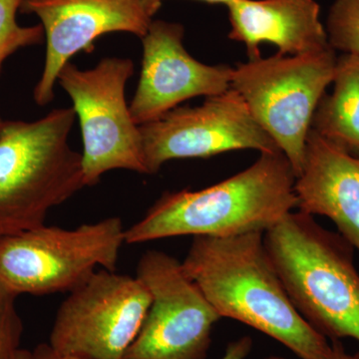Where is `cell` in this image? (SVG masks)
<instances>
[{"mask_svg":"<svg viewBox=\"0 0 359 359\" xmlns=\"http://www.w3.org/2000/svg\"><path fill=\"white\" fill-rule=\"evenodd\" d=\"M4 120H2L1 116H0V128H1L2 124H4Z\"/></svg>","mask_w":359,"mask_h":359,"instance_id":"24","label":"cell"},{"mask_svg":"<svg viewBox=\"0 0 359 359\" xmlns=\"http://www.w3.org/2000/svg\"><path fill=\"white\" fill-rule=\"evenodd\" d=\"M264 233L194 238L182 268L221 318L245 323L299 359H323L327 337L297 311L269 256Z\"/></svg>","mask_w":359,"mask_h":359,"instance_id":"1","label":"cell"},{"mask_svg":"<svg viewBox=\"0 0 359 359\" xmlns=\"http://www.w3.org/2000/svg\"><path fill=\"white\" fill-rule=\"evenodd\" d=\"M264 241L302 318L332 341L359 342V273L353 245L299 210L266 231Z\"/></svg>","mask_w":359,"mask_h":359,"instance_id":"3","label":"cell"},{"mask_svg":"<svg viewBox=\"0 0 359 359\" xmlns=\"http://www.w3.org/2000/svg\"><path fill=\"white\" fill-rule=\"evenodd\" d=\"M294 190L297 210L327 217L359 252V157L311 130Z\"/></svg>","mask_w":359,"mask_h":359,"instance_id":"13","label":"cell"},{"mask_svg":"<svg viewBox=\"0 0 359 359\" xmlns=\"http://www.w3.org/2000/svg\"><path fill=\"white\" fill-rule=\"evenodd\" d=\"M332 91L321 98L311 130L359 157V55L342 54L335 65Z\"/></svg>","mask_w":359,"mask_h":359,"instance_id":"15","label":"cell"},{"mask_svg":"<svg viewBox=\"0 0 359 359\" xmlns=\"http://www.w3.org/2000/svg\"><path fill=\"white\" fill-rule=\"evenodd\" d=\"M20 11L41 21L46 37L43 72L33 96L39 106L54 98L61 69L79 52H91L104 34L142 37L153 21L143 0H25Z\"/></svg>","mask_w":359,"mask_h":359,"instance_id":"11","label":"cell"},{"mask_svg":"<svg viewBox=\"0 0 359 359\" xmlns=\"http://www.w3.org/2000/svg\"><path fill=\"white\" fill-rule=\"evenodd\" d=\"M133 74V61L119 57L104 58L86 70L69 62L59 73L57 82L72 100L81 128L85 187L96 185L112 170L148 175L140 126L125 95Z\"/></svg>","mask_w":359,"mask_h":359,"instance_id":"7","label":"cell"},{"mask_svg":"<svg viewBox=\"0 0 359 359\" xmlns=\"http://www.w3.org/2000/svg\"><path fill=\"white\" fill-rule=\"evenodd\" d=\"M337 60L330 46L301 55L261 56L233 67L231 88L287 158L297 177L314 113L332 83Z\"/></svg>","mask_w":359,"mask_h":359,"instance_id":"5","label":"cell"},{"mask_svg":"<svg viewBox=\"0 0 359 359\" xmlns=\"http://www.w3.org/2000/svg\"><path fill=\"white\" fill-rule=\"evenodd\" d=\"M269 359H287L282 356H271ZM323 359H359V351L355 353H347L340 340L332 341V351Z\"/></svg>","mask_w":359,"mask_h":359,"instance_id":"21","label":"cell"},{"mask_svg":"<svg viewBox=\"0 0 359 359\" xmlns=\"http://www.w3.org/2000/svg\"><path fill=\"white\" fill-rule=\"evenodd\" d=\"M325 30L335 51L359 55V0H335Z\"/></svg>","mask_w":359,"mask_h":359,"instance_id":"17","label":"cell"},{"mask_svg":"<svg viewBox=\"0 0 359 359\" xmlns=\"http://www.w3.org/2000/svg\"><path fill=\"white\" fill-rule=\"evenodd\" d=\"M0 282V359H18L23 325L16 309V297Z\"/></svg>","mask_w":359,"mask_h":359,"instance_id":"18","label":"cell"},{"mask_svg":"<svg viewBox=\"0 0 359 359\" xmlns=\"http://www.w3.org/2000/svg\"><path fill=\"white\" fill-rule=\"evenodd\" d=\"M143 1L146 7H147L149 13L154 18L155 14L158 13V11L162 6L164 0H143ZM200 1L207 2V4H224V6H226L233 0H200Z\"/></svg>","mask_w":359,"mask_h":359,"instance_id":"22","label":"cell"},{"mask_svg":"<svg viewBox=\"0 0 359 359\" xmlns=\"http://www.w3.org/2000/svg\"><path fill=\"white\" fill-rule=\"evenodd\" d=\"M295 180L282 152L261 153L254 164L218 184L163 194L140 221L125 230V243L266 233L297 209Z\"/></svg>","mask_w":359,"mask_h":359,"instance_id":"2","label":"cell"},{"mask_svg":"<svg viewBox=\"0 0 359 359\" xmlns=\"http://www.w3.org/2000/svg\"><path fill=\"white\" fill-rule=\"evenodd\" d=\"M148 175L172 160L209 158L237 150L280 152L233 89L197 107H177L140 126Z\"/></svg>","mask_w":359,"mask_h":359,"instance_id":"10","label":"cell"},{"mask_svg":"<svg viewBox=\"0 0 359 359\" xmlns=\"http://www.w3.org/2000/svg\"><path fill=\"white\" fill-rule=\"evenodd\" d=\"M137 278L151 294L150 308L124 359H205L221 316L186 275L160 250L142 255Z\"/></svg>","mask_w":359,"mask_h":359,"instance_id":"9","label":"cell"},{"mask_svg":"<svg viewBox=\"0 0 359 359\" xmlns=\"http://www.w3.org/2000/svg\"><path fill=\"white\" fill-rule=\"evenodd\" d=\"M25 0H0V70L4 61L16 51L42 43V25L21 26L16 20Z\"/></svg>","mask_w":359,"mask_h":359,"instance_id":"16","label":"cell"},{"mask_svg":"<svg viewBox=\"0 0 359 359\" xmlns=\"http://www.w3.org/2000/svg\"><path fill=\"white\" fill-rule=\"evenodd\" d=\"M18 359H32V351H25L21 349Z\"/></svg>","mask_w":359,"mask_h":359,"instance_id":"23","label":"cell"},{"mask_svg":"<svg viewBox=\"0 0 359 359\" xmlns=\"http://www.w3.org/2000/svg\"><path fill=\"white\" fill-rule=\"evenodd\" d=\"M181 23L153 20L142 37L143 57L130 112L137 125L160 119L196 97L216 96L231 88L233 67L196 60L184 46Z\"/></svg>","mask_w":359,"mask_h":359,"instance_id":"12","label":"cell"},{"mask_svg":"<svg viewBox=\"0 0 359 359\" xmlns=\"http://www.w3.org/2000/svg\"><path fill=\"white\" fill-rule=\"evenodd\" d=\"M125 243L121 219L75 229L47 226L0 238V282L15 294L71 292L97 271H114Z\"/></svg>","mask_w":359,"mask_h":359,"instance_id":"6","label":"cell"},{"mask_svg":"<svg viewBox=\"0 0 359 359\" xmlns=\"http://www.w3.org/2000/svg\"><path fill=\"white\" fill-rule=\"evenodd\" d=\"M252 348V339L250 337H243L231 341L226 346L221 359H245Z\"/></svg>","mask_w":359,"mask_h":359,"instance_id":"19","label":"cell"},{"mask_svg":"<svg viewBox=\"0 0 359 359\" xmlns=\"http://www.w3.org/2000/svg\"><path fill=\"white\" fill-rule=\"evenodd\" d=\"M75 119L73 108H60L37 121L2 124L0 238L39 228L84 188L82 155L68 143Z\"/></svg>","mask_w":359,"mask_h":359,"instance_id":"4","label":"cell"},{"mask_svg":"<svg viewBox=\"0 0 359 359\" xmlns=\"http://www.w3.org/2000/svg\"><path fill=\"white\" fill-rule=\"evenodd\" d=\"M150 304L140 278L99 269L61 304L49 344L87 359H124Z\"/></svg>","mask_w":359,"mask_h":359,"instance_id":"8","label":"cell"},{"mask_svg":"<svg viewBox=\"0 0 359 359\" xmlns=\"http://www.w3.org/2000/svg\"><path fill=\"white\" fill-rule=\"evenodd\" d=\"M226 8L229 39L244 44L249 59L261 57L262 43L275 45L280 55L330 47L316 0H233Z\"/></svg>","mask_w":359,"mask_h":359,"instance_id":"14","label":"cell"},{"mask_svg":"<svg viewBox=\"0 0 359 359\" xmlns=\"http://www.w3.org/2000/svg\"><path fill=\"white\" fill-rule=\"evenodd\" d=\"M32 359H87L80 356L59 353L49 344H39L32 351Z\"/></svg>","mask_w":359,"mask_h":359,"instance_id":"20","label":"cell"}]
</instances>
